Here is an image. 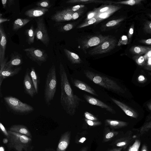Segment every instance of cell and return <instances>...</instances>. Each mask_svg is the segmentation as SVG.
<instances>
[{
    "instance_id": "obj_1",
    "label": "cell",
    "mask_w": 151,
    "mask_h": 151,
    "mask_svg": "<svg viewBox=\"0 0 151 151\" xmlns=\"http://www.w3.org/2000/svg\"><path fill=\"white\" fill-rule=\"evenodd\" d=\"M60 74L61 90V103L67 114L73 116L75 114L82 100L74 94L67 74L62 63L60 66Z\"/></svg>"
},
{
    "instance_id": "obj_2",
    "label": "cell",
    "mask_w": 151,
    "mask_h": 151,
    "mask_svg": "<svg viewBox=\"0 0 151 151\" xmlns=\"http://www.w3.org/2000/svg\"><path fill=\"white\" fill-rule=\"evenodd\" d=\"M84 73L90 80L109 91L117 93H124L125 92L116 82L105 76L89 70L85 71Z\"/></svg>"
},
{
    "instance_id": "obj_3",
    "label": "cell",
    "mask_w": 151,
    "mask_h": 151,
    "mask_svg": "<svg viewBox=\"0 0 151 151\" xmlns=\"http://www.w3.org/2000/svg\"><path fill=\"white\" fill-rule=\"evenodd\" d=\"M57 85L55 66L53 64L47 73L44 89V100L48 106L51 105V102L54 99Z\"/></svg>"
},
{
    "instance_id": "obj_4",
    "label": "cell",
    "mask_w": 151,
    "mask_h": 151,
    "mask_svg": "<svg viewBox=\"0 0 151 151\" xmlns=\"http://www.w3.org/2000/svg\"><path fill=\"white\" fill-rule=\"evenodd\" d=\"M8 132L9 142L7 146L9 151L12 149L16 151H28L32 143L31 138L9 130Z\"/></svg>"
},
{
    "instance_id": "obj_5",
    "label": "cell",
    "mask_w": 151,
    "mask_h": 151,
    "mask_svg": "<svg viewBox=\"0 0 151 151\" xmlns=\"http://www.w3.org/2000/svg\"><path fill=\"white\" fill-rule=\"evenodd\" d=\"M4 100L8 109L15 114L27 115L34 111V108L31 106L22 102L16 98L6 96L4 98Z\"/></svg>"
},
{
    "instance_id": "obj_6",
    "label": "cell",
    "mask_w": 151,
    "mask_h": 151,
    "mask_svg": "<svg viewBox=\"0 0 151 151\" xmlns=\"http://www.w3.org/2000/svg\"><path fill=\"white\" fill-rule=\"evenodd\" d=\"M23 50L30 60L40 66L46 61L48 58V54L44 49L31 47Z\"/></svg>"
},
{
    "instance_id": "obj_7",
    "label": "cell",
    "mask_w": 151,
    "mask_h": 151,
    "mask_svg": "<svg viewBox=\"0 0 151 151\" xmlns=\"http://www.w3.org/2000/svg\"><path fill=\"white\" fill-rule=\"evenodd\" d=\"M37 27L35 30V35L37 40L41 41L47 47L50 42V38L42 17L36 19Z\"/></svg>"
},
{
    "instance_id": "obj_8",
    "label": "cell",
    "mask_w": 151,
    "mask_h": 151,
    "mask_svg": "<svg viewBox=\"0 0 151 151\" xmlns=\"http://www.w3.org/2000/svg\"><path fill=\"white\" fill-rule=\"evenodd\" d=\"M116 44V41L114 38L108 36L104 42L92 49L90 53L94 55L109 52L115 47Z\"/></svg>"
},
{
    "instance_id": "obj_9",
    "label": "cell",
    "mask_w": 151,
    "mask_h": 151,
    "mask_svg": "<svg viewBox=\"0 0 151 151\" xmlns=\"http://www.w3.org/2000/svg\"><path fill=\"white\" fill-rule=\"evenodd\" d=\"M8 58H6L4 62L0 64V93L1 98L2 94L1 92V86L3 80L8 78L12 77L17 74L21 70V67L13 69L6 67V65L7 62Z\"/></svg>"
},
{
    "instance_id": "obj_10",
    "label": "cell",
    "mask_w": 151,
    "mask_h": 151,
    "mask_svg": "<svg viewBox=\"0 0 151 151\" xmlns=\"http://www.w3.org/2000/svg\"><path fill=\"white\" fill-rule=\"evenodd\" d=\"M23 85L26 93L31 98H33L36 94L30 77V72L28 68L27 69L25 74L23 81Z\"/></svg>"
},
{
    "instance_id": "obj_11",
    "label": "cell",
    "mask_w": 151,
    "mask_h": 151,
    "mask_svg": "<svg viewBox=\"0 0 151 151\" xmlns=\"http://www.w3.org/2000/svg\"><path fill=\"white\" fill-rule=\"evenodd\" d=\"M70 8L56 12L51 17L53 21L56 22H61L73 20L72 15L74 13Z\"/></svg>"
},
{
    "instance_id": "obj_12",
    "label": "cell",
    "mask_w": 151,
    "mask_h": 151,
    "mask_svg": "<svg viewBox=\"0 0 151 151\" xmlns=\"http://www.w3.org/2000/svg\"><path fill=\"white\" fill-rule=\"evenodd\" d=\"M84 97L86 101L91 105L99 106L100 107L105 109L107 111L112 114H115L116 112L113 108L107 105L99 100L86 94Z\"/></svg>"
},
{
    "instance_id": "obj_13",
    "label": "cell",
    "mask_w": 151,
    "mask_h": 151,
    "mask_svg": "<svg viewBox=\"0 0 151 151\" xmlns=\"http://www.w3.org/2000/svg\"><path fill=\"white\" fill-rule=\"evenodd\" d=\"M0 64H1L6 59V50L7 42L6 35L2 25H0Z\"/></svg>"
},
{
    "instance_id": "obj_14",
    "label": "cell",
    "mask_w": 151,
    "mask_h": 151,
    "mask_svg": "<svg viewBox=\"0 0 151 151\" xmlns=\"http://www.w3.org/2000/svg\"><path fill=\"white\" fill-rule=\"evenodd\" d=\"M107 37L99 35L91 37L82 43L83 48L86 49L91 47L97 46L104 42Z\"/></svg>"
},
{
    "instance_id": "obj_15",
    "label": "cell",
    "mask_w": 151,
    "mask_h": 151,
    "mask_svg": "<svg viewBox=\"0 0 151 151\" xmlns=\"http://www.w3.org/2000/svg\"><path fill=\"white\" fill-rule=\"evenodd\" d=\"M111 100L120 107L127 116L137 118L138 117V113L124 103L114 98H111Z\"/></svg>"
},
{
    "instance_id": "obj_16",
    "label": "cell",
    "mask_w": 151,
    "mask_h": 151,
    "mask_svg": "<svg viewBox=\"0 0 151 151\" xmlns=\"http://www.w3.org/2000/svg\"><path fill=\"white\" fill-rule=\"evenodd\" d=\"M10 60L6 65V67L12 68L15 66H18L22 64L23 62L22 56L17 52L14 51L10 55Z\"/></svg>"
},
{
    "instance_id": "obj_17",
    "label": "cell",
    "mask_w": 151,
    "mask_h": 151,
    "mask_svg": "<svg viewBox=\"0 0 151 151\" xmlns=\"http://www.w3.org/2000/svg\"><path fill=\"white\" fill-rule=\"evenodd\" d=\"M73 85L79 89L86 91L92 95L98 96V94L94 90L85 83L77 79H73Z\"/></svg>"
},
{
    "instance_id": "obj_18",
    "label": "cell",
    "mask_w": 151,
    "mask_h": 151,
    "mask_svg": "<svg viewBox=\"0 0 151 151\" xmlns=\"http://www.w3.org/2000/svg\"><path fill=\"white\" fill-rule=\"evenodd\" d=\"M70 133L66 132L61 136L56 150L55 151H65L69 143Z\"/></svg>"
},
{
    "instance_id": "obj_19",
    "label": "cell",
    "mask_w": 151,
    "mask_h": 151,
    "mask_svg": "<svg viewBox=\"0 0 151 151\" xmlns=\"http://www.w3.org/2000/svg\"><path fill=\"white\" fill-rule=\"evenodd\" d=\"M48 11V8L38 7L26 11L25 15L29 17H36L45 15Z\"/></svg>"
},
{
    "instance_id": "obj_20",
    "label": "cell",
    "mask_w": 151,
    "mask_h": 151,
    "mask_svg": "<svg viewBox=\"0 0 151 151\" xmlns=\"http://www.w3.org/2000/svg\"><path fill=\"white\" fill-rule=\"evenodd\" d=\"M9 130L31 138V135L28 129L25 126L15 125L12 126Z\"/></svg>"
},
{
    "instance_id": "obj_21",
    "label": "cell",
    "mask_w": 151,
    "mask_h": 151,
    "mask_svg": "<svg viewBox=\"0 0 151 151\" xmlns=\"http://www.w3.org/2000/svg\"><path fill=\"white\" fill-rule=\"evenodd\" d=\"M64 51L67 57L72 63L79 64L82 62V61L80 56L77 54L66 49H64Z\"/></svg>"
},
{
    "instance_id": "obj_22",
    "label": "cell",
    "mask_w": 151,
    "mask_h": 151,
    "mask_svg": "<svg viewBox=\"0 0 151 151\" xmlns=\"http://www.w3.org/2000/svg\"><path fill=\"white\" fill-rule=\"evenodd\" d=\"M30 75L35 87L36 94H38L40 82L39 78V75L37 73L33 67L31 68Z\"/></svg>"
},
{
    "instance_id": "obj_23",
    "label": "cell",
    "mask_w": 151,
    "mask_h": 151,
    "mask_svg": "<svg viewBox=\"0 0 151 151\" xmlns=\"http://www.w3.org/2000/svg\"><path fill=\"white\" fill-rule=\"evenodd\" d=\"M30 20L29 19L19 18L15 20L13 24V29L14 31H17L24 26L30 22Z\"/></svg>"
},
{
    "instance_id": "obj_24",
    "label": "cell",
    "mask_w": 151,
    "mask_h": 151,
    "mask_svg": "<svg viewBox=\"0 0 151 151\" xmlns=\"http://www.w3.org/2000/svg\"><path fill=\"white\" fill-rule=\"evenodd\" d=\"M105 122L106 125L114 128H121L128 125V123L125 122L111 119H107Z\"/></svg>"
},
{
    "instance_id": "obj_25",
    "label": "cell",
    "mask_w": 151,
    "mask_h": 151,
    "mask_svg": "<svg viewBox=\"0 0 151 151\" xmlns=\"http://www.w3.org/2000/svg\"><path fill=\"white\" fill-rule=\"evenodd\" d=\"M25 33L27 37V42L28 44L31 45L33 43L35 35V30L33 25H31L30 28L26 30Z\"/></svg>"
},
{
    "instance_id": "obj_26",
    "label": "cell",
    "mask_w": 151,
    "mask_h": 151,
    "mask_svg": "<svg viewBox=\"0 0 151 151\" xmlns=\"http://www.w3.org/2000/svg\"><path fill=\"white\" fill-rule=\"evenodd\" d=\"M36 5L39 7L46 8H50L51 6V4L49 0H42L37 2Z\"/></svg>"
},
{
    "instance_id": "obj_27",
    "label": "cell",
    "mask_w": 151,
    "mask_h": 151,
    "mask_svg": "<svg viewBox=\"0 0 151 151\" xmlns=\"http://www.w3.org/2000/svg\"><path fill=\"white\" fill-rule=\"evenodd\" d=\"M151 129V121L145 123L141 128L140 132L141 134H145Z\"/></svg>"
},
{
    "instance_id": "obj_28",
    "label": "cell",
    "mask_w": 151,
    "mask_h": 151,
    "mask_svg": "<svg viewBox=\"0 0 151 151\" xmlns=\"http://www.w3.org/2000/svg\"><path fill=\"white\" fill-rule=\"evenodd\" d=\"M141 142L139 140H136L133 145L130 146L128 151H139Z\"/></svg>"
},
{
    "instance_id": "obj_29",
    "label": "cell",
    "mask_w": 151,
    "mask_h": 151,
    "mask_svg": "<svg viewBox=\"0 0 151 151\" xmlns=\"http://www.w3.org/2000/svg\"><path fill=\"white\" fill-rule=\"evenodd\" d=\"M97 19L95 17H93L80 25L78 28H81L94 24L97 22Z\"/></svg>"
},
{
    "instance_id": "obj_30",
    "label": "cell",
    "mask_w": 151,
    "mask_h": 151,
    "mask_svg": "<svg viewBox=\"0 0 151 151\" xmlns=\"http://www.w3.org/2000/svg\"><path fill=\"white\" fill-rule=\"evenodd\" d=\"M84 116L85 119L88 120L94 121H97L98 120V119L96 117L87 112H85Z\"/></svg>"
},
{
    "instance_id": "obj_31",
    "label": "cell",
    "mask_w": 151,
    "mask_h": 151,
    "mask_svg": "<svg viewBox=\"0 0 151 151\" xmlns=\"http://www.w3.org/2000/svg\"><path fill=\"white\" fill-rule=\"evenodd\" d=\"M85 121L87 123L89 126H95L101 125L102 124L101 122L99 121H94L85 119Z\"/></svg>"
},
{
    "instance_id": "obj_32",
    "label": "cell",
    "mask_w": 151,
    "mask_h": 151,
    "mask_svg": "<svg viewBox=\"0 0 151 151\" xmlns=\"http://www.w3.org/2000/svg\"><path fill=\"white\" fill-rule=\"evenodd\" d=\"M139 1H135V0H130V1L117 2L116 3L117 4H125L130 6H133L137 3V2H139Z\"/></svg>"
},
{
    "instance_id": "obj_33",
    "label": "cell",
    "mask_w": 151,
    "mask_h": 151,
    "mask_svg": "<svg viewBox=\"0 0 151 151\" xmlns=\"http://www.w3.org/2000/svg\"><path fill=\"white\" fill-rule=\"evenodd\" d=\"M121 21H122V19L111 21L108 22L106 24V26L107 27L114 26L118 25Z\"/></svg>"
},
{
    "instance_id": "obj_34",
    "label": "cell",
    "mask_w": 151,
    "mask_h": 151,
    "mask_svg": "<svg viewBox=\"0 0 151 151\" xmlns=\"http://www.w3.org/2000/svg\"><path fill=\"white\" fill-rule=\"evenodd\" d=\"M118 133V132H109V133L107 134L105 136V140H106L105 141H107L109 140L113 137L117 135Z\"/></svg>"
},
{
    "instance_id": "obj_35",
    "label": "cell",
    "mask_w": 151,
    "mask_h": 151,
    "mask_svg": "<svg viewBox=\"0 0 151 151\" xmlns=\"http://www.w3.org/2000/svg\"><path fill=\"white\" fill-rule=\"evenodd\" d=\"M98 1H92V0H75V1H69L67 2V3H79V2H84V3H91L94 2H98Z\"/></svg>"
},
{
    "instance_id": "obj_36",
    "label": "cell",
    "mask_w": 151,
    "mask_h": 151,
    "mask_svg": "<svg viewBox=\"0 0 151 151\" xmlns=\"http://www.w3.org/2000/svg\"><path fill=\"white\" fill-rule=\"evenodd\" d=\"M83 12V11L82 9L74 12L72 15L73 20L77 19Z\"/></svg>"
},
{
    "instance_id": "obj_37",
    "label": "cell",
    "mask_w": 151,
    "mask_h": 151,
    "mask_svg": "<svg viewBox=\"0 0 151 151\" xmlns=\"http://www.w3.org/2000/svg\"><path fill=\"white\" fill-rule=\"evenodd\" d=\"M0 128H1V131L4 135L7 137V138H8L9 136L8 132L7 131L3 124L1 123H0Z\"/></svg>"
},
{
    "instance_id": "obj_38",
    "label": "cell",
    "mask_w": 151,
    "mask_h": 151,
    "mask_svg": "<svg viewBox=\"0 0 151 151\" xmlns=\"http://www.w3.org/2000/svg\"><path fill=\"white\" fill-rule=\"evenodd\" d=\"M73 25L71 24H68L64 26L61 28L62 30L67 31L71 30L73 28Z\"/></svg>"
},
{
    "instance_id": "obj_39",
    "label": "cell",
    "mask_w": 151,
    "mask_h": 151,
    "mask_svg": "<svg viewBox=\"0 0 151 151\" xmlns=\"http://www.w3.org/2000/svg\"><path fill=\"white\" fill-rule=\"evenodd\" d=\"M85 7V6L84 5H78L73 7L71 9L72 11L74 12L82 9Z\"/></svg>"
},
{
    "instance_id": "obj_40",
    "label": "cell",
    "mask_w": 151,
    "mask_h": 151,
    "mask_svg": "<svg viewBox=\"0 0 151 151\" xmlns=\"http://www.w3.org/2000/svg\"><path fill=\"white\" fill-rule=\"evenodd\" d=\"M146 50L145 49L141 48L139 47H135L134 48L135 52L137 53H140L142 52H144Z\"/></svg>"
},
{
    "instance_id": "obj_41",
    "label": "cell",
    "mask_w": 151,
    "mask_h": 151,
    "mask_svg": "<svg viewBox=\"0 0 151 151\" xmlns=\"http://www.w3.org/2000/svg\"><path fill=\"white\" fill-rule=\"evenodd\" d=\"M128 142L126 141H121L116 144V146L119 147H125L127 145Z\"/></svg>"
},
{
    "instance_id": "obj_42",
    "label": "cell",
    "mask_w": 151,
    "mask_h": 151,
    "mask_svg": "<svg viewBox=\"0 0 151 151\" xmlns=\"http://www.w3.org/2000/svg\"><path fill=\"white\" fill-rule=\"evenodd\" d=\"M139 81L141 83H144L146 80L145 78L143 75H141L139 76L138 78Z\"/></svg>"
},
{
    "instance_id": "obj_43",
    "label": "cell",
    "mask_w": 151,
    "mask_h": 151,
    "mask_svg": "<svg viewBox=\"0 0 151 151\" xmlns=\"http://www.w3.org/2000/svg\"><path fill=\"white\" fill-rule=\"evenodd\" d=\"M145 59L143 56H141L138 60L137 62L139 65H142L144 62Z\"/></svg>"
},
{
    "instance_id": "obj_44",
    "label": "cell",
    "mask_w": 151,
    "mask_h": 151,
    "mask_svg": "<svg viewBox=\"0 0 151 151\" xmlns=\"http://www.w3.org/2000/svg\"><path fill=\"white\" fill-rule=\"evenodd\" d=\"M10 21V19L8 18H3L2 17H0V24L1 25L4 22L9 21Z\"/></svg>"
},
{
    "instance_id": "obj_45",
    "label": "cell",
    "mask_w": 151,
    "mask_h": 151,
    "mask_svg": "<svg viewBox=\"0 0 151 151\" xmlns=\"http://www.w3.org/2000/svg\"><path fill=\"white\" fill-rule=\"evenodd\" d=\"M8 0H2V2L3 6V8L6 9L7 7V5L8 2Z\"/></svg>"
},
{
    "instance_id": "obj_46",
    "label": "cell",
    "mask_w": 151,
    "mask_h": 151,
    "mask_svg": "<svg viewBox=\"0 0 151 151\" xmlns=\"http://www.w3.org/2000/svg\"><path fill=\"white\" fill-rule=\"evenodd\" d=\"M14 2L15 1L14 0H8V3L9 7H10L13 5L14 3Z\"/></svg>"
},
{
    "instance_id": "obj_47",
    "label": "cell",
    "mask_w": 151,
    "mask_h": 151,
    "mask_svg": "<svg viewBox=\"0 0 151 151\" xmlns=\"http://www.w3.org/2000/svg\"><path fill=\"white\" fill-rule=\"evenodd\" d=\"M94 15H95V13H94V12H91L88 15L87 17V20L89 19H90L93 18V17L94 16Z\"/></svg>"
},
{
    "instance_id": "obj_48",
    "label": "cell",
    "mask_w": 151,
    "mask_h": 151,
    "mask_svg": "<svg viewBox=\"0 0 151 151\" xmlns=\"http://www.w3.org/2000/svg\"><path fill=\"white\" fill-rule=\"evenodd\" d=\"M141 151H148L147 147L145 145H143Z\"/></svg>"
},
{
    "instance_id": "obj_49",
    "label": "cell",
    "mask_w": 151,
    "mask_h": 151,
    "mask_svg": "<svg viewBox=\"0 0 151 151\" xmlns=\"http://www.w3.org/2000/svg\"><path fill=\"white\" fill-rule=\"evenodd\" d=\"M147 106L148 109L151 111V101L148 103L147 104Z\"/></svg>"
},
{
    "instance_id": "obj_50",
    "label": "cell",
    "mask_w": 151,
    "mask_h": 151,
    "mask_svg": "<svg viewBox=\"0 0 151 151\" xmlns=\"http://www.w3.org/2000/svg\"><path fill=\"white\" fill-rule=\"evenodd\" d=\"M3 142L4 144H7L9 142V140L7 138H5L3 139Z\"/></svg>"
},
{
    "instance_id": "obj_51",
    "label": "cell",
    "mask_w": 151,
    "mask_h": 151,
    "mask_svg": "<svg viewBox=\"0 0 151 151\" xmlns=\"http://www.w3.org/2000/svg\"><path fill=\"white\" fill-rule=\"evenodd\" d=\"M86 140V139L85 137H83L80 139L79 141V142L82 143H83Z\"/></svg>"
},
{
    "instance_id": "obj_52",
    "label": "cell",
    "mask_w": 151,
    "mask_h": 151,
    "mask_svg": "<svg viewBox=\"0 0 151 151\" xmlns=\"http://www.w3.org/2000/svg\"><path fill=\"white\" fill-rule=\"evenodd\" d=\"M122 148H119L115 149L112 150L110 151H121Z\"/></svg>"
},
{
    "instance_id": "obj_53",
    "label": "cell",
    "mask_w": 151,
    "mask_h": 151,
    "mask_svg": "<svg viewBox=\"0 0 151 151\" xmlns=\"http://www.w3.org/2000/svg\"><path fill=\"white\" fill-rule=\"evenodd\" d=\"M147 44H151V39H149L147 40L145 42Z\"/></svg>"
},
{
    "instance_id": "obj_54",
    "label": "cell",
    "mask_w": 151,
    "mask_h": 151,
    "mask_svg": "<svg viewBox=\"0 0 151 151\" xmlns=\"http://www.w3.org/2000/svg\"><path fill=\"white\" fill-rule=\"evenodd\" d=\"M130 34L131 35H132L134 33V30L132 28H131L129 31Z\"/></svg>"
},
{
    "instance_id": "obj_55",
    "label": "cell",
    "mask_w": 151,
    "mask_h": 151,
    "mask_svg": "<svg viewBox=\"0 0 151 151\" xmlns=\"http://www.w3.org/2000/svg\"><path fill=\"white\" fill-rule=\"evenodd\" d=\"M145 69L147 70L151 71V66H147L145 67Z\"/></svg>"
},
{
    "instance_id": "obj_56",
    "label": "cell",
    "mask_w": 151,
    "mask_h": 151,
    "mask_svg": "<svg viewBox=\"0 0 151 151\" xmlns=\"http://www.w3.org/2000/svg\"><path fill=\"white\" fill-rule=\"evenodd\" d=\"M147 55L148 57H150L151 56V51H150L148 52Z\"/></svg>"
},
{
    "instance_id": "obj_57",
    "label": "cell",
    "mask_w": 151,
    "mask_h": 151,
    "mask_svg": "<svg viewBox=\"0 0 151 151\" xmlns=\"http://www.w3.org/2000/svg\"><path fill=\"white\" fill-rule=\"evenodd\" d=\"M0 151H5V148L3 146H1L0 148Z\"/></svg>"
},
{
    "instance_id": "obj_58",
    "label": "cell",
    "mask_w": 151,
    "mask_h": 151,
    "mask_svg": "<svg viewBox=\"0 0 151 151\" xmlns=\"http://www.w3.org/2000/svg\"><path fill=\"white\" fill-rule=\"evenodd\" d=\"M127 39V37L125 36H123L122 37L123 40H125Z\"/></svg>"
},
{
    "instance_id": "obj_59",
    "label": "cell",
    "mask_w": 151,
    "mask_h": 151,
    "mask_svg": "<svg viewBox=\"0 0 151 151\" xmlns=\"http://www.w3.org/2000/svg\"><path fill=\"white\" fill-rule=\"evenodd\" d=\"M148 64L150 65H151V58H150L149 59Z\"/></svg>"
},
{
    "instance_id": "obj_60",
    "label": "cell",
    "mask_w": 151,
    "mask_h": 151,
    "mask_svg": "<svg viewBox=\"0 0 151 151\" xmlns=\"http://www.w3.org/2000/svg\"><path fill=\"white\" fill-rule=\"evenodd\" d=\"M87 148H85L82 149L81 151H87Z\"/></svg>"
},
{
    "instance_id": "obj_61",
    "label": "cell",
    "mask_w": 151,
    "mask_h": 151,
    "mask_svg": "<svg viewBox=\"0 0 151 151\" xmlns=\"http://www.w3.org/2000/svg\"><path fill=\"white\" fill-rule=\"evenodd\" d=\"M149 27L151 29V23H150L149 25Z\"/></svg>"
}]
</instances>
